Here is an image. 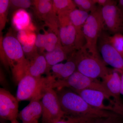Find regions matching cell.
Listing matches in <instances>:
<instances>
[{"label":"cell","instance_id":"6da1fadb","mask_svg":"<svg viewBox=\"0 0 123 123\" xmlns=\"http://www.w3.org/2000/svg\"><path fill=\"white\" fill-rule=\"evenodd\" d=\"M55 90L62 109L66 116L91 120L121 116L115 112L93 107L76 92L67 88Z\"/></svg>","mask_w":123,"mask_h":123},{"label":"cell","instance_id":"7a4b0ae2","mask_svg":"<svg viewBox=\"0 0 123 123\" xmlns=\"http://www.w3.org/2000/svg\"><path fill=\"white\" fill-rule=\"evenodd\" d=\"M2 49L11 68L14 81L18 84L26 75L28 60L24 56L22 46L17 38L8 34L2 39Z\"/></svg>","mask_w":123,"mask_h":123},{"label":"cell","instance_id":"3957f363","mask_svg":"<svg viewBox=\"0 0 123 123\" xmlns=\"http://www.w3.org/2000/svg\"><path fill=\"white\" fill-rule=\"evenodd\" d=\"M70 57L76 63L77 71L92 79H103L112 70L101 56L93 55L84 47L74 51Z\"/></svg>","mask_w":123,"mask_h":123},{"label":"cell","instance_id":"277c9868","mask_svg":"<svg viewBox=\"0 0 123 123\" xmlns=\"http://www.w3.org/2000/svg\"><path fill=\"white\" fill-rule=\"evenodd\" d=\"M49 87L55 90L63 88H69L73 91L94 90L103 92L110 98H112L102 82L86 76L77 71L66 79L54 82Z\"/></svg>","mask_w":123,"mask_h":123},{"label":"cell","instance_id":"5b68a950","mask_svg":"<svg viewBox=\"0 0 123 123\" xmlns=\"http://www.w3.org/2000/svg\"><path fill=\"white\" fill-rule=\"evenodd\" d=\"M101 9L102 7L98 6L96 10L89 14L83 27L86 40L84 47L91 53L98 56H100L98 49V41L105 28Z\"/></svg>","mask_w":123,"mask_h":123},{"label":"cell","instance_id":"8992f818","mask_svg":"<svg viewBox=\"0 0 123 123\" xmlns=\"http://www.w3.org/2000/svg\"><path fill=\"white\" fill-rule=\"evenodd\" d=\"M48 86L47 77L37 78L27 74L18 84L16 98L18 101L42 99Z\"/></svg>","mask_w":123,"mask_h":123},{"label":"cell","instance_id":"52a82bcc","mask_svg":"<svg viewBox=\"0 0 123 123\" xmlns=\"http://www.w3.org/2000/svg\"><path fill=\"white\" fill-rule=\"evenodd\" d=\"M43 123H55L65 114L62 111L56 91L47 87L42 98Z\"/></svg>","mask_w":123,"mask_h":123},{"label":"cell","instance_id":"ba28073f","mask_svg":"<svg viewBox=\"0 0 123 123\" xmlns=\"http://www.w3.org/2000/svg\"><path fill=\"white\" fill-rule=\"evenodd\" d=\"M110 36L104 30L102 32L98 41V52L106 64L112 66L114 69L123 71V56L110 43Z\"/></svg>","mask_w":123,"mask_h":123},{"label":"cell","instance_id":"9c48e42d","mask_svg":"<svg viewBox=\"0 0 123 123\" xmlns=\"http://www.w3.org/2000/svg\"><path fill=\"white\" fill-rule=\"evenodd\" d=\"M70 12L62 13L57 15L60 41L68 54L73 53L76 51L75 48L76 31L69 18Z\"/></svg>","mask_w":123,"mask_h":123},{"label":"cell","instance_id":"30bf717a","mask_svg":"<svg viewBox=\"0 0 123 123\" xmlns=\"http://www.w3.org/2000/svg\"><path fill=\"white\" fill-rule=\"evenodd\" d=\"M74 91L79 95L88 104L97 109L111 111L118 115L117 114L116 110L114 107L105 104L104 101L107 100L114 104L123 111V107L119 105L114 100L111 99V98L107 96L105 94L99 91L85 89L75 90Z\"/></svg>","mask_w":123,"mask_h":123},{"label":"cell","instance_id":"8fae6325","mask_svg":"<svg viewBox=\"0 0 123 123\" xmlns=\"http://www.w3.org/2000/svg\"><path fill=\"white\" fill-rule=\"evenodd\" d=\"M117 3L102 7L101 12L105 27L114 35L123 34V17L117 6Z\"/></svg>","mask_w":123,"mask_h":123},{"label":"cell","instance_id":"7c38bea8","mask_svg":"<svg viewBox=\"0 0 123 123\" xmlns=\"http://www.w3.org/2000/svg\"><path fill=\"white\" fill-rule=\"evenodd\" d=\"M19 102L17 98L4 88L0 89V116L10 122L17 119Z\"/></svg>","mask_w":123,"mask_h":123},{"label":"cell","instance_id":"4fadbf2b","mask_svg":"<svg viewBox=\"0 0 123 123\" xmlns=\"http://www.w3.org/2000/svg\"><path fill=\"white\" fill-rule=\"evenodd\" d=\"M89 13L76 8L69 13V17L75 27L76 33L75 48L76 50L84 47L86 40L83 31V27Z\"/></svg>","mask_w":123,"mask_h":123},{"label":"cell","instance_id":"5bb4252c","mask_svg":"<svg viewBox=\"0 0 123 123\" xmlns=\"http://www.w3.org/2000/svg\"><path fill=\"white\" fill-rule=\"evenodd\" d=\"M51 70L52 73L48 74L47 76L49 83V86L56 81L68 78L77 71L76 65L74 61L69 57L65 63H60L52 66L50 71Z\"/></svg>","mask_w":123,"mask_h":123},{"label":"cell","instance_id":"9a60e30c","mask_svg":"<svg viewBox=\"0 0 123 123\" xmlns=\"http://www.w3.org/2000/svg\"><path fill=\"white\" fill-rule=\"evenodd\" d=\"M40 99L31 100L30 103L18 113V117L22 123H38L43 110Z\"/></svg>","mask_w":123,"mask_h":123},{"label":"cell","instance_id":"2e32d148","mask_svg":"<svg viewBox=\"0 0 123 123\" xmlns=\"http://www.w3.org/2000/svg\"><path fill=\"white\" fill-rule=\"evenodd\" d=\"M102 82L106 86L117 103L123 107L120 99L121 77L120 74L114 69L112 72L102 79Z\"/></svg>","mask_w":123,"mask_h":123},{"label":"cell","instance_id":"e0dca14e","mask_svg":"<svg viewBox=\"0 0 123 123\" xmlns=\"http://www.w3.org/2000/svg\"><path fill=\"white\" fill-rule=\"evenodd\" d=\"M28 60L26 75L38 78L42 77L44 73H47V63L44 55L37 54Z\"/></svg>","mask_w":123,"mask_h":123},{"label":"cell","instance_id":"ac0fdd59","mask_svg":"<svg viewBox=\"0 0 123 123\" xmlns=\"http://www.w3.org/2000/svg\"><path fill=\"white\" fill-rule=\"evenodd\" d=\"M68 55L61 42L59 43L53 50L47 52L44 55L48 65V75L52 66L68 59Z\"/></svg>","mask_w":123,"mask_h":123},{"label":"cell","instance_id":"d6986e66","mask_svg":"<svg viewBox=\"0 0 123 123\" xmlns=\"http://www.w3.org/2000/svg\"><path fill=\"white\" fill-rule=\"evenodd\" d=\"M12 24L16 30L29 31L31 26V19L29 13L25 9L17 10L12 18Z\"/></svg>","mask_w":123,"mask_h":123},{"label":"cell","instance_id":"ffe728a7","mask_svg":"<svg viewBox=\"0 0 123 123\" xmlns=\"http://www.w3.org/2000/svg\"><path fill=\"white\" fill-rule=\"evenodd\" d=\"M33 4L38 17L43 21L53 11V0H36Z\"/></svg>","mask_w":123,"mask_h":123},{"label":"cell","instance_id":"44dd1931","mask_svg":"<svg viewBox=\"0 0 123 123\" xmlns=\"http://www.w3.org/2000/svg\"><path fill=\"white\" fill-rule=\"evenodd\" d=\"M76 8L73 1L71 0H53V9L57 15L62 13L70 11Z\"/></svg>","mask_w":123,"mask_h":123},{"label":"cell","instance_id":"7402d4cb","mask_svg":"<svg viewBox=\"0 0 123 123\" xmlns=\"http://www.w3.org/2000/svg\"><path fill=\"white\" fill-rule=\"evenodd\" d=\"M73 1L78 9L89 14L96 10L98 7L95 2L94 0H74Z\"/></svg>","mask_w":123,"mask_h":123},{"label":"cell","instance_id":"603a6c76","mask_svg":"<svg viewBox=\"0 0 123 123\" xmlns=\"http://www.w3.org/2000/svg\"><path fill=\"white\" fill-rule=\"evenodd\" d=\"M46 39L44 50L47 52L53 50L60 42L59 36L54 32L46 33Z\"/></svg>","mask_w":123,"mask_h":123},{"label":"cell","instance_id":"cb8c5ba5","mask_svg":"<svg viewBox=\"0 0 123 123\" xmlns=\"http://www.w3.org/2000/svg\"><path fill=\"white\" fill-rule=\"evenodd\" d=\"M10 0H0V31L4 29L7 22Z\"/></svg>","mask_w":123,"mask_h":123},{"label":"cell","instance_id":"d4e9b609","mask_svg":"<svg viewBox=\"0 0 123 123\" xmlns=\"http://www.w3.org/2000/svg\"><path fill=\"white\" fill-rule=\"evenodd\" d=\"M110 43L120 54L123 56V34H115L109 36Z\"/></svg>","mask_w":123,"mask_h":123},{"label":"cell","instance_id":"484cf974","mask_svg":"<svg viewBox=\"0 0 123 123\" xmlns=\"http://www.w3.org/2000/svg\"><path fill=\"white\" fill-rule=\"evenodd\" d=\"M31 5V1L29 0H10V7L15 9H27Z\"/></svg>","mask_w":123,"mask_h":123},{"label":"cell","instance_id":"4316f807","mask_svg":"<svg viewBox=\"0 0 123 123\" xmlns=\"http://www.w3.org/2000/svg\"><path fill=\"white\" fill-rule=\"evenodd\" d=\"M90 120L82 118L71 117L65 115L55 123H90Z\"/></svg>","mask_w":123,"mask_h":123},{"label":"cell","instance_id":"83f0119b","mask_svg":"<svg viewBox=\"0 0 123 123\" xmlns=\"http://www.w3.org/2000/svg\"><path fill=\"white\" fill-rule=\"evenodd\" d=\"M46 39V33L44 34H38L36 36L35 42V45L36 48L44 49Z\"/></svg>","mask_w":123,"mask_h":123},{"label":"cell","instance_id":"f1b7e54d","mask_svg":"<svg viewBox=\"0 0 123 123\" xmlns=\"http://www.w3.org/2000/svg\"><path fill=\"white\" fill-rule=\"evenodd\" d=\"M98 6L103 7L109 5L117 3L118 1L114 0H94Z\"/></svg>","mask_w":123,"mask_h":123},{"label":"cell","instance_id":"f546056e","mask_svg":"<svg viewBox=\"0 0 123 123\" xmlns=\"http://www.w3.org/2000/svg\"><path fill=\"white\" fill-rule=\"evenodd\" d=\"M119 117H120L108 118L106 119L105 121L98 123H121L119 120Z\"/></svg>","mask_w":123,"mask_h":123},{"label":"cell","instance_id":"4dcf8cb0","mask_svg":"<svg viewBox=\"0 0 123 123\" xmlns=\"http://www.w3.org/2000/svg\"><path fill=\"white\" fill-rule=\"evenodd\" d=\"M115 70L117 71L120 74V77H121L120 94L123 95V71L121 70H117V69H115Z\"/></svg>","mask_w":123,"mask_h":123},{"label":"cell","instance_id":"1f68e13d","mask_svg":"<svg viewBox=\"0 0 123 123\" xmlns=\"http://www.w3.org/2000/svg\"><path fill=\"white\" fill-rule=\"evenodd\" d=\"M117 6L120 10L123 17V0H119L117 2Z\"/></svg>","mask_w":123,"mask_h":123},{"label":"cell","instance_id":"d6a6232c","mask_svg":"<svg viewBox=\"0 0 123 123\" xmlns=\"http://www.w3.org/2000/svg\"><path fill=\"white\" fill-rule=\"evenodd\" d=\"M11 123H20L19 122H18L17 121V120H14V121H12V122H11Z\"/></svg>","mask_w":123,"mask_h":123},{"label":"cell","instance_id":"836d02e7","mask_svg":"<svg viewBox=\"0 0 123 123\" xmlns=\"http://www.w3.org/2000/svg\"></svg>","mask_w":123,"mask_h":123}]
</instances>
